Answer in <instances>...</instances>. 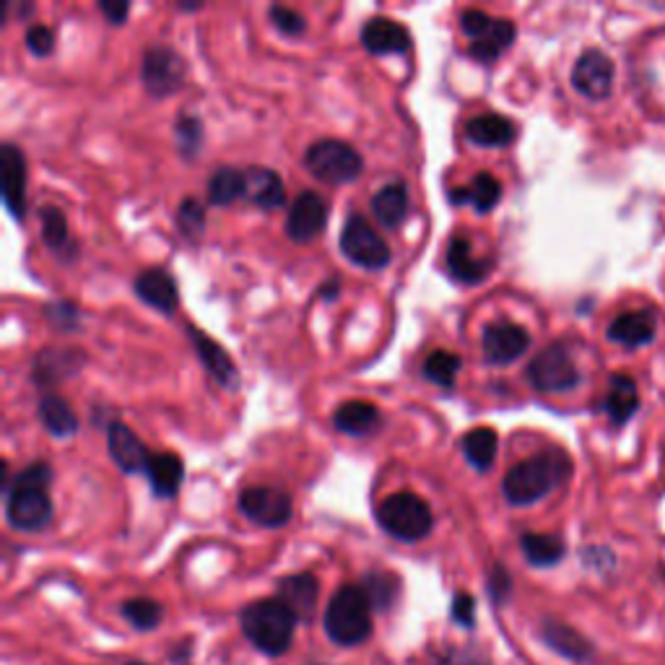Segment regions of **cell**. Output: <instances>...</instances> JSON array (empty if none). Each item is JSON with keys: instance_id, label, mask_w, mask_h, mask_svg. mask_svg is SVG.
<instances>
[{"instance_id": "1", "label": "cell", "mask_w": 665, "mask_h": 665, "mask_svg": "<svg viewBox=\"0 0 665 665\" xmlns=\"http://www.w3.org/2000/svg\"><path fill=\"white\" fill-rule=\"evenodd\" d=\"M572 476V460L562 450H543L530 455L522 463L512 465L501 481V494L509 505L526 507L533 505L551 492L559 489Z\"/></svg>"}, {"instance_id": "2", "label": "cell", "mask_w": 665, "mask_h": 665, "mask_svg": "<svg viewBox=\"0 0 665 665\" xmlns=\"http://www.w3.org/2000/svg\"><path fill=\"white\" fill-rule=\"evenodd\" d=\"M296 621L300 619L294 617L292 608L279 598L255 600L239 613V627H243L247 640L252 642V647L271 657L284 655L292 647Z\"/></svg>"}, {"instance_id": "3", "label": "cell", "mask_w": 665, "mask_h": 665, "mask_svg": "<svg viewBox=\"0 0 665 665\" xmlns=\"http://www.w3.org/2000/svg\"><path fill=\"white\" fill-rule=\"evenodd\" d=\"M325 632L336 645L357 647L372 634V604L362 585H343L325 608Z\"/></svg>"}, {"instance_id": "4", "label": "cell", "mask_w": 665, "mask_h": 665, "mask_svg": "<svg viewBox=\"0 0 665 665\" xmlns=\"http://www.w3.org/2000/svg\"><path fill=\"white\" fill-rule=\"evenodd\" d=\"M377 522L395 541L416 543L431 533L435 515L419 494L395 492L377 505Z\"/></svg>"}, {"instance_id": "5", "label": "cell", "mask_w": 665, "mask_h": 665, "mask_svg": "<svg viewBox=\"0 0 665 665\" xmlns=\"http://www.w3.org/2000/svg\"><path fill=\"white\" fill-rule=\"evenodd\" d=\"M304 167L328 185H349L362 174L364 159L341 138H320L304 154Z\"/></svg>"}, {"instance_id": "6", "label": "cell", "mask_w": 665, "mask_h": 665, "mask_svg": "<svg viewBox=\"0 0 665 665\" xmlns=\"http://www.w3.org/2000/svg\"><path fill=\"white\" fill-rule=\"evenodd\" d=\"M460 30L473 40L469 53L478 63H494L505 49L512 47L518 30L509 19H494L486 11L465 9L460 13Z\"/></svg>"}, {"instance_id": "7", "label": "cell", "mask_w": 665, "mask_h": 665, "mask_svg": "<svg viewBox=\"0 0 665 665\" xmlns=\"http://www.w3.org/2000/svg\"><path fill=\"white\" fill-rule=\"evenodd\" d=\"M575 357L564 343H551L528 364V380L539 393H567L579 385Z\"/></svg>"}, {"instance_id": "8", "label": "cell", "mask_w": 665, "mask_h": 665, "mask_svg": "<svg viewBox=\"0 0 665 665\" xmlns=\"http://www.w3.org/2000/svg\"><path fill=\"white\" fill-rule=\"evenodd\" d=\"M338 243H341L346 260H351L359 268H367V271H380L393 258L391 247H387L385 239L380 237V232L362 214H351L346 218Z\"/></svg>"}, {"instance_id": "9", "label": "cell", "mask_w": 665, "mask_h": 665, "mask_svg": "<svg viewBox=\"0 0 665 665\" xmlns=\"http://www.w3.org/2000/svg\"><path fill=\"white\" fill-rule=\"evenodd\" d=\"M5 494V520L21 533H40L53 520V501L47 489L26 484H9Z\"/></svg>"}, {"instance_id": "10", "label": "cell", "mask_w": 665, "mask_h": 665, "mask_svg": "<svg viewBox=\"0 0 665 665\" xmlns=\"http://www.w3.org/2000/svg\"><path fill=\"white\" fill-rule=\"evenodd\" d=\"M188 76V66L177 49L167 45H154L144 53L140 60V83L151 97L165 99L182 89Z\"/></svg>"}, {"instance_id": "11", "label": "cell", "mask_w": 665, "mask_h": 665, "mask_svg": "<svg viewBox=\"0 0 665 665\" xmlns=\"http://www.w3.org/2000/svg\"><path fill=\"white\" fill-rule=\"evenodd\" d=\"M239 512L260 528H284L294 515V501L273 486H250L239 494Z\"/></svg>"}, {"instance_id": "12", "label": "cell", "mask_w": 665, "mask_h": 665, "mask_svg": "<svg viewBox=\"0 0 665 665\" xmlns=\"http://www.w3.org/2000/svg\"><path fill=\"white\" fill-rule=\"evenodd\" d=\"M613 76H617V68L606 53L585 49L572 68V87L593 102H600V99L611 97Z\"/></svg>"}, {"instance_id": "13", "label": "cell", "mask_w": 665, "mask_h": 665, "mask_svg": "<svg viewBox=\"0 0 665 665\" xmlns=\"http://www.w3.org/2000/svg\"><path fill=\"white\" fill-rule=\"evenodd\" d=\"M481 349L489 364H512L530 349V332L518 323L494 320L484 325Z\"/></svg>"}, {"instance_id": "14", "label": "cell", "mask_w": 665, "mask_h": 665, "mask_svg": "<svg viewBox=\"0 0 665 665\" xmlns=\"http://www.w3.org/2000/svg\"><path fill=\"white\" fill-rule=\"evenodd\" d=\"M325 224H328V203L315 190H304L292 201L286 216V235L294 243H313L315 237L323 235Z\"/></svg>"}, {"instance_id": "15", "label": "cell", "mask_w": 665, "mask_h": 665, "mask_svg": "<svg viewBox=\"0 0 665 665\" xmlns=\"http://www.w3.org/2000/svg\"><path fill=\"white\" fill-rule=\"evenodd\" d=\"M0 182L5 208L21 222L26 216V159L19 146L3 144L0 148Z\"/></svg>"}, {"instance_id": "16", "label": "cell", "mask_w": 665, "mask_h": 665, "mask_svg": "<svg viewBox=\"0 0 665 665\" xmlns=\"http://www.w3.org/2000/svg\"><path fill=\"white\" fill-rule=\"evenodd\" d=\"M108 452L112 463L123 473H146L148 460H151V452H148L146 444L123 421L108 424Z\"/></svg>"}, {"instance_id": "17", "label": "cell", "mask_w": 665, "mask_h": 665, "mask_svg": "<svg viewBox=\"0 0 665 665\" xmlns=\"http://www.w3.org/2000/svg\"><path fill=\"white\" fill-rule=\"evenodd\" d=\"M136 289L138 300L146 302L148 307L159 309L161 315H172L180 304V292H177L174 275L167 268H146L136 275Z\"/></svg>"}, {"instance_id": "18", "label": "cell", "mask_w": 665, "mask_h": 665, "mask_svg": "<svg viewBox=\"0 0 665 665\" xmlns=\"http://www.w3.org/2000/svg\"><path fill=\"white\" fill-rule=\"evenodd\" d=\"M279 600L292 608L294 617L300 621H309L317 611V598H320V583L313 572H296V575H286L275 585Z\"/></svg>"}, {"instance_id": "19", "label": "cell", "mask_w": 665, "mask_h": 665, "mask_svg": "<svg viewBox=\"0 0 665 665\" xmlns=\"http://www.w3.org/2000/svg\"><path fill=\"white\" fill-rule=\"evenodd\" d=\"M362 45L372 55L406 53L412 47V32L401 21L387 16H372L362 26Z\"/></svg>"}, {"instance_id": "20", "label": "cell", "mask_w": 665, "mask_h": 665, "mask_svg": "<svg viewBox=\"0 0 665 665\" xmlns=\"http://www.w3.org/2000/svg\"><path fill=\"white\" fill-rule=\"evenodd\" d=\"M188 332H190V341H193L195 351H198V359H201L203 367H206V372L211 374V377H214L222 387L235 391L237 382H239V372H237V364L232 362L229 353H226L222 346H218L214 338L208 336V332L198 330L195 325H190Z\"/></svg>"}, {"instance_id": "21", "label": "cell", "mask_w": 665, "mask_h": 665, "mask_svg": "<svg viewBox=\"0 0 665 665\" xmlns=\"http://www.w3.org/2000/svg\"><path fill=\"white\" fill-rule=\"evenodd\" d=\"M657 332V317L650 309H636V313H624L608 325V338L624 349H640L647 346Z\"/></svg>"}, {"instance_id": "22", "label": "cell", "mask_w": 665, "mask_h": 665, "mask_svg": "<svg viewBox=\"0 0 665 665\" xmlns=\"http://www.w3.org/2000/svg\"><path fill=\"white\" fill-rule=\"evenodd\" d=\"M492 258H473L471 243L465 235H455L448 243V271L460 284H478L492 273Z\"/></svg>"}, {"instance_id": "23", "label": "cell", "mask_w": 665, "mask_h": 665, "mask_svg": "<svg viewBox=\"0 0 665 665\" xmlns=\"http://www.w3.org/2000/svg\"><path fill=\"white\" fill-rule=\"evenodd\" d=\"M83 357L76 349H45L37 353L32 364V380L37 385H58L60 380L70 377L81 370Z\"/></svg>"}, {"instance_id": "24", "label": "cell", "mask_w": 665, "mask_h": 665, "mask_svg": "<svg viewBox=\"0 0 665 665\" xmlns=\"http://www.w3.org/2000/svg\"><path fill=\"white\" fill-rule=\"evenodd\" d=\"M245 198L258 208H281L286 203V188L279 172L268 167L245 169Z\"/></svg>"}, {"instance_id": "25", "label": "cell", "mask_w": 665, "mask_h": 665, "mask_svg": "<svg viewBox=\"0 0 665 665\" xmlns=\"http://www.w3.org/2000/svg\"><path fill=\"white\" fill-rule=\"evenodd\" d=\"M465 138L476 146L501 148L518 138V125L505 115H497V112H484V115L469 120V125H465Z\"/></svg>"}, {"instance_id": "26", "label": "cell", "mask_w": 665, "mask_h": 665, "mask_svg": "<svg viewBox=\"0 0 665 665\" xmlns=\"http://www.w3.org/2000/svg\"><path fill=\"white\" fill-rule=\"evenodd\" d=\"M380 421V408L367 401H346L332 412V427L349 437L372 435V431H377Z\"/></svg>"}, {"instance_id": "27", "label": "cell", "mask_w": 665, "mask_h": 665, "mask_svg": "<svg viewBox=\"0 0 665 665\" xmlns=\"http://www.w3.org/2000/svg\"><path fill=\"white\" fill-rule=\"evenodd\" d=\"M146 478L157 497L169 499L174 497L182 478H185V465H182L177 452H157V455H151V460H148Z\"/></svg>"}, {"instance_id": "28", "label": "cell", "mask_w": 665, "mask_h": 665, "mask_svg": "<svg viewBox=\"0 0 665 665\" xmlns=\"http://www.w3.org/2000/svg\"><path fill=\"white\" fill-rule=\"evenodd\" d=\"M541 640L546 642V645L554 650L556 655L570 657V661L583 663L593 655L590 642H587L579 632H575V629L562 624V621H556V619L543 621V624H541Z\"/></svg>"}, {"instance_id": "29", "label": "cell", "mask_w": 665, "mask_h": 665, "mask_svg": "<svg viewBox=\"0 0 665 665\" xmlns=\"http://www.w3.org/2000/svg\"><path fill=\"white\" fill-rule=\"evenodd\" d=\"M501 198V185L499 180L489 172H478L469 185H460L458 190L450 193V203L455 206H473L478 214H486L499 203Z\"/></svg>"}, {"instance_id": "30", "label": "cell", "mask_w": 665, "mask_h": 665, "mask_svg": "<svg viewBox=\"0 0 665 665\" xmlns=\"http://www.w3.org/2000/svg\"><path fill=\"white\" fill-rule=\"evenodd\" d=\"M640 408V391L629 374H613L606 393V414L613 424H627Z\"/></svg>"}, {"instance_id": "31", "label": "cell", "mask_w": 665, "mask_h": 665, "mask_svg": "<svg viewBox=\"0 0 665 665\" xmlns=\"http://www.w3.org/2000/svg\"><path fill=\"white\" fill-rule=\"evenodd\" d=\"M37 416L49 435L58 437V440H66V437H74L79 431V416L74 414V408L68 406V401H63L60 395L49 393L42 395L40 406H37Z\"/></svg>"}, {"instance_id": "32", "label": "cell", "mask_w": 665, "mask_h": 665, "mask_svg": "<svg viewBox=\"0 0 665 665\" xmlns=\"http://www.w3.org/2000/svg\"><path fill=\"white\" fill-rule=\"evenodd\" d=\"M372 214L387 229H398L408 214L406 182H391L372 195Z\"/></svg>"}, {"instance_id": "33", "label": "cell", "mask_w": 665, "mask_h": 665, "mask_svg": "<svg viewBox=\"0 0 665 665\" xmlns=\"http://www.w3.org/2000/svg\"><path fill=\"white\" fill-rule=\"evenodd\" d=\"M460 450L463 455L476 471H489L494 465V458H497L499 450V437L492 427H476L469 429L463 437H460Z\"/></svg>"}, {"instance_id": "34", "label": "cell", "mask_w": 665, "mask_h": 665, "mask_svg": "<svg viewBox=\"0 0 665 665\" xmlns=\"http://www.w3.org/2000/svg\"><path fill=\"white\" fill-rule=\"evenodd\" d=\"M245 172L237 167H218L214 169V174L208 177L206 185V195L211 206H232V203L245 198Z\"/></svg>"}, {"instance_id": "35", "label": "cell", "mask_w": 665, "mask_h": 665, "mask_svg": "<svg viewBox=\"0 0 665 665\" xmlns=\"http://www.w3.org/2000/svg\"><path fill=\"white\" fill-rule=\"evenodd\" d=\"M520 549L533 567H554L567 554L564 541L551 533H522Z\"/></svg>"}, {"instance_id": "36", "label": "cell", "mask_w": 665, "mask_h": 665, "mask_svg": "<svg viewBox=\"0 0 665 665\" xmlns=\"http://www.w3.org/2000/svg\"><path fill=\"white\" fill-rule=\"evenodd\" d=\"M362 590L367 593V598H370L374 611L387 613L401 598V579H398V575H393V572H385V570L367 572L362 579Z\"/></svg>"}, {"instance_id": "37", "label": "cell", "mask_w": 665, "mask_h": 665, "mask_svg": "<svg viewBox=\"0 0 665 665\" xmlns=\"http://www.w3.org/2000/svg\"><path fill=\"white\" fill-rule=\"evenodd\" d=\"M123 617L131 621L133 629L138 632H151L165 619V608L154 598H131L123 604Z\"/></svg>"}, {"instance_id": "38", "label": "cell", "mask_w": 665, "mask_h": 665, "mask_svg": "<svg viewBox=\"0 0 665 665\" xmlns=\"http://www.w3.org/2000/svg\"><path fill=\"white\" fill-rule=\"evenodd\" d=\"M460 367H463V362H460L458 353H452L448 349H437L431 351L427 362H424V377L429 382H437V385L442 387H452L458 380Z\"/></svg>"}, {"instance_id": "39", "label": "cell", "mask_w": 665, "mask_h": 665, "mask_svg": "<svg viewBox=\"0 0 665 665\" xmlns=\"http://www.w3.org/2000/svg\"><path fill=\"white\" fill-rule=\"evenodd\" d=\"M40 224H42V239L49 250L63 252L70 245L68 237V218L58 206H45L40 211Z\"/></svg>"}, {"instance_id": "40", "label": "cell", "mask_w": 665, "mask_h": 665, "mask_svg": "<svg viewBox=\"0 0 665 665\" xmlns=\"http://www.w3.org/2000/svg\"><path fill=\"white\" fill-rule=\"evenodd\" d=\"M177 222H180V229L188 237H201L203 229H206V208L195 198H185L177 208Z\"/></svg>"}, {"instance_id": "41", "label": "cell", "mask_w": 665, "mask_h": 665, "mask_svg": "<svg viewBox=\"0 0 665 665\" xmlns=\"http://www.w3.org/2000/svg\"><path fill=\"white\" fill-rule=\"evenodd\" d=\"M268 19H271V24L284 34V37H302V34L307 32V19H304L300 11L289 9V5H271Z\"/></svg>"}, {"instance_id": "42", "label": "cell", "mask_w": 665, "mask_h": 665, "mask_svg": "<svg viewBox=\"0 0 665 665\" xmlns=\"http://www.w3.org/2000/svg\"><path fill=\"white\" fill-rule=\"evenodd\" d=\"M177 140H180V148L185 157H193V154L201 148L203 140V123L195 115H188V112H182L180 117H177Z\"/></svg>"}, {"instance_id": "43", "label": "cell", "mask_w": 665, "mask_h": 665, "mask_svg": "<svg viewBox=\"0 0 665 665\" xmlns=\"http://www.w3.org/2000/svg\"><path fill=\"white\" fill-rule=\"evenodd\" d=\"M45 315L49 323H55L63 330L76 328V325H79V317H81L79 307H76L74 302H63V300L45 304Z\"/></svg>"}, {"instance_id": "44", "label": "cell", "mask_w": 665, "mask_h": 665, "mask_svg": "<svg viewBox=\"0 0 665 665\" xmlns=\"http://www.w3.org/2000/svg\"><path fill=\"white\" fill-rule=\"evenodd\" d=\"M450 617L458 627L473 629V624H476V600H473L471 593L460 590V593H455V596H452Z\"/></svg>"}, {"instance_id": "45", "label": "cell", "mask_w": 665, "mask_h": 665, "mask_svg": "<svg viewBox=\"0 0 665 665\" xmlns=\"http://www.w3.org/2000/svg\"><path fill=\"white\" fill-rule=\"evenodd\" d=\"M24 42H26V47H30V53L37 55V58H47V55L55 49L53 30H49V26H42V24L30 26V32H26Z\"/></svg>"}, {"instance_id": "46", "label": "cell", "mask_w": 665, "mask_h": 665, "mask_svg": "<svg viewBox=\"0 0 665 665\" xmlns=\"http://www.w3.org/2000/svg\"><path fill=\"white\" fill-rule=\"evenodd\" d=\"M489 596L494 604H507L509 596H512V577L505 564H494L489 572Z\"/></svg>"}, {"instance_id": "47", "label": "cell", "mask_w": 665, "mask_h": 665, "mask_svg": "<svg viewBox=\"0 0 665 665\" xmlns=\"http://www.w3.org/2000/svg\"><path fill=\"white\" fill-rule=\"evenodd\" d=\"M11 484H26V486H42V489H49V484H53V469H49L47 463H32L26 465L16 478H11Z\"/></svg>"}, {"instance_id": "48", "label": "cell", "mask_w": 665, "mask_h": 665, "mask_svg": "<svg viewBox=\"0 0 665 665\" xmlns=\"http://www.w3.org/2000/svg\"><path fill=\"white\" fill-rule=\"evenodd\" d=\"M99 11L108 16L110 24L120 26L125 24L127 13H131V3H127V0H102V3H99Z\"/></svg>"}, {"instance_id": "49", "label": "cell", "mask_w": 665, "mask_h": 665, "mask_svg": "<svg viewBox=\"0 0 665 665\" xmlns=\"http://www.w3.org/2000/svg\"><path fill=\"white\" fill-rule=\"evenodd\" d=\"M440 665H492L481 653H471V650H455V653L442 655Z\"/></svg>"}, {"instance_id": "50", "label": "cell", "mask_w": 665, "mask_h": 665, "mask_svg": "<svg viewBox=\"0 0 665 665\" xmlns=\"http://www.w3.org/2000/svg\"><path fill=\"white\" fill-rule=\"evenodd\" d=\"M336 289H338V279H332V281H328V284H325V286L320 289V292H323L325 300H330V296H336V294H338Z\"/></svg>"}, {"instance_id": "51", "label": "cell", "mask_w": 665, "mask_h": 665, "mask_svg": "<svg viewBox=\"0 0 665 665\" xmlns=\"http://www.w3.org/2000/svg\"><path fill=\"white\" fill-rule=\"evenodd\" d=\"M203 3H177V11H201Z\"/></svg>"}, {"instance_id": "52", "label": "cell", "mask_w": 665, "mask_h": 665, "mask_svg": "<svg viewBox=\"0 0 665 665\" xmlns=\"http://www.w3.org/2000/svg\"><path fill=\"white\" fill-rule=\"evenodd\" d=\"M125 665H148V663H140V661H131V663H125Z\"/></svg>"}]
</instances>
